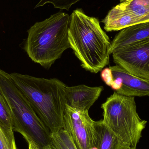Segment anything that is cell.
<instances>
[{
    "label": "cell",
    "instance_id": "6da1fadb",
    "mask_svg": "<svg viewBox=\"0 0 149 149\" xmlns=\"http://www.w3.org/2000/svg\"><path fill=\"white\" fill-rule=\"evenodd\" d=\"M70 48L83 69L97 73L109 63L111 42L99 20L80 9L70 15L69 30Z\"/></svg>",
    "mask_w": 149,
    "mask_h": 149
},
{
    "label": "cell",
    "instance_id": "7a4b0ae2",
    "mask_svg": "<svg viewBox=\"0 0 149 149\" xmlns=\"http://www.w3.org/2000/svg\"><path fill=\"white\" fill-rule=\"evenodd\" d=\"M10 74L50 133L63 129L67 86L56 78H38L17 72Z\"/></svg>",
    "mask_w": 149,
    "mask_h": 149
},
{
    "label": "cell",
    "instance_id": "3957f363",
    "mask_svg": "<svg viewBox=\"0 0 149 149\" xmlns=\"http://www.w3.org/2000/svg\"><path fill=\"white\" fill-rule=\"evenodd\" d=\"M70 21L69 14L59 11L31 26L24 47L29 57L44 68L49 69L70 48Z\"/></svg>",
    "mask_w": 149,
    "mask_h": 149
},
{
    "label": "cell",
    "instance_id": "277c9868",
    "mask_svg": "<svg viewBox=\"0 0 149 149\" xmlns=\"http://www.w3.org/2000/svg\"><path fill=\"white\" fill-rule=\"evenodd\" d=\"M0 90L10 108L14 132L21 134L25 141H32L40 149L50 146L51 133L13 82L10 74L1 69Z\"/></svg>",
    "mask_w": 149,
    "mask_h": 149
},
{
    "label": "cell",
    "instance_id": "5b68a950",
    "mask_svg": "<svg viewBox=\"0 0 149 149\" xmlns=\"http://www.w3.org/2000/svg\"><path fill=\"white\" fill-rule=\"evenodd\" d=\"M101 108L104 124L124 147L136 148L147 121L139 116L134 97L122 95L115 91Z\"/></svg>",
    "mask_w": 149,
    "mask_h": 149
},
{
    "label": "cell",
    "instance_id": "8992f818",
    "mask_svg": "<svg viewBox=\"0 0 149 149\" xmlns=\"http://www.w3.org/2000/svg\"><path fill=\"white\" fill-rule=\"evenodd\" d=\"M64 128L72 137L78 149H98L95 121L88 112L78 111L66 105Z\"/></svg>",
    "mask_w": 149,
    "mask_h": 149
},
{
    "label": "cell",
    "instance_id": "52a82bcc",
    "mask_svg": "<svg viewBox=\"0 0 149 149\" xmlns=\"http://www.w3.org/2000/svg\"><path fill=\"white\" fill-rule=\"evenodd\" d=\"M112 54L116 65L149 81V39L120 48Z\"/></svg>",
    "mask_w": 149,
    "mask_h": 149
},
{
    "label": "cell",
    "instance_id": "ba28073f",
    "mask_svg": "<svg viewBox=\"0 0 149 149\" xmlns=\"http://www.w3.org/2000/svg\"><path fill=\"white\" fill-rule=\"evenodd\" d=\"M102 86L90 87L80 85L65 88L67 106L75 110L88 112L89 109L98 100L103 91Z\"/></svg>",
    "mask_w": 149,
    "mask_h": 149
},
{
    "label": "cell",
    "instance_id": "9c48e42d",
    "mask_svg": "<svg viewBox=\"0 0 149 149\" xmlns=\"http://www.w3.org/2000/svg\"><path fill=\"white\" fill-rule=\"evenodd\" d=\"M114 79L121 80L120 88L116 91L117 93L129 97L149 96V81L131 74L119 65L109 67Z\"/></svg>",
    "mask_w": 149,
    "mask_h": 149
},
{
    "label": "cell",
    "instance_id": "30bf717a",
    "mask_svg": "<svg viewBox=\"0 0 149 149\" xmlns=\"http://www.w3.org/2000/svg\"><path fill=\"white\" fill-rule=\"evenodd\" d=\"M149 39V21L121 30L111 42V54L120 48Z\"/></svg>",
    "mask_w": 149,
    "mask_h": 149
},
{
    "label": "cell",
    "instance_id": "8fae6325",
    "mask_svg": "<svg viewBox=\"0 0 149 149\" xmlns=\"http://www.w3.org/2000/svg\"><path fill=\"white\" fill-rule=\"evenodd\" d=\"M107 31H118L139 23L138 17L119 4L109 10L106 17L102 21Z\"/></svg>",
    "mask_w": 149,
    "mask_h": 149
},
{
    "label": "cell",
    "instance_id": "7c38bea8",
    "mask_svg": "<svg viewBox=\"0 0 149 149\" xmlns=\"http://www.w3.org/2000/svg\"><path fill=\"white\" fill-rule=\"evenodd\" d=\"M98 136V149H122L125 148L117 136L104 124L102 120L95 121Z\"/></svg>",
    "mask_w": 149,
    "mask_h": 149
},
{
    "label": "cell",
    "instance_id": "4fadbf2b",
    "mask_svg": "<svg viewBox=\"0 0 149 149\" xmlns=\"http://www.w3.org/2000/svg\"><path fill=\"white\" fill-rule=\"evenodd\" d=\"M0 126L8 135L15 140L13 130V121L9 106L0 90Z\"/></svg>",
    "mask_w": 149,
    "mask_h": 149
},
{
    "label": "cell",
    "instance_id": "5bb4252c",
    "mask_svg": "<svg viewBox=\"0 0 149 149\" xmlns=\"http://www.w3.org/2000/svg\"><path fill=\"white\" fill-rule=\"evenodd\" d=\"M118 4L138 17L139 23L149 15V0H120Z\"/></svg>",
    "mask_w": 149,
    "mask_h": 149
},
{
    "label": "cell",
    "instance_id": "9a60e30c",
    "mask_svg": "<svg viewBox=\"0 0 149 149\" xmlns=\"http://www.w3.org/2000/svg\"><path fill=\"white\" fill-rule=\"evenodd\" d=\"M52 149H78L70 134L64 128L51 134Z\"/></svg>",
    "mask_w": 149,
    "mask_h": 149
},
{
    "label": "cell",
    "instance_id": "2e32d148",
    "mask_svg": "<svg viewBox=\"0 0 149 149\" xmlns=\"http://www.w3.org/2000/svg\"><path fill=\"white\" fill-rule=\"evenodd\" d=\"M80 0H40L35 8L51 3L56 8L69 10L71 7Z\"/></svg>",
    "mask_w": 149,
    "mask_h": 149
},
{
    "label": "cell",
    "instance_id": "e0dca14e",
    "mask_svg": "<svg viewBox=\"0 0 149 149\" xmlns=\"http://www.w3.org/2000/svg\"><path fill=\"white\" fill-rule=\"evenodd\" d=\"M0 149H17L15 140L10 138L1 126Z\"/></svg>",
    "mask_w": 149,
    "mask_h": 149
},
{
    "label": "cell",
    "instance_id": "ac0fdd59",
    "mask_svg": "<svg viewBox=\"0 0 149 149\" xmlns=\"http://www.w3.org/2000/svg\"><path fill=\"white\" fill-rule=\"evenodd\" d=\"M101 77L104 82L107 86H110L114 80L111 69L109 68H105L101 71Z\"/></svg>",
    "mask_w": 149,
    "mask_h": 149
},
{
    "label": "cell",
    "instance_id": "d6986e66",
    "mask_svg": "<svg viewBox=\"0 0 149 149\" xmlns=\"http://www.w3.org/2000/svg\"><path fill=\"white\" fill-rule=\"evenodd\" d=\"M28 143L29 149H41L39 148L33 141L29 140H26Z\"/></svg>",
    "mask_w": 149,
    "mask_h": 149
},
{
    "label": "cell",
    "instance_id": "ffe728a7",
    "mask_svg": "<svg viewBox=\"0 0 149 149\" xmlns=\"http://www.w3.org/2000/svg\"><path fill=\"white\" fill-rule=\"evenodd\" d=\"M149 21V15H148L146 16L145 17H143L142 19L141 22V23L144 22H147V21Z\"/></svg>",
    "mask_w": 149,
    "mask_h": 149
},
{
    "label": "cell",
    "instance_id": "44dd1931",
    "mask_svg": "<svg viewBox=\"0 0 149 149\" xmlns=\"http://www.w3.org/2000/svg\"><path fill=\"white\" fill-rule=\"evenodd\" d=\"M44 149H52V148H51L50 146H48V147H47V148H45Z\"/></svg>",
    "mask_w": 149,
    "mask_h": 149
},
{
    "label": "cell",
    "instance_id": "7402d4cb",
    "mask_svg": "<svg viewBox=\"0 0 149 149\" xmlns=\"http://www.w3.org/2000/svg\"><path fill=\"white\" fill-rule=\"evenodd\" d=\"M122 149H137L136 148H123Z\"/></svg>",
    "mask_w": 149,
    "mask_h": 149
}]
</instances>
